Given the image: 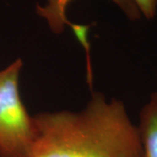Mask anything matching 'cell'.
<instances>
[{"label":"cell","instance_id":"6da1fadb","mask_svg":"<svg viewBox=\"0 0 157 157\" xmlns=\"http://www.w3.org/2000/svg\"><path fill=\"white\" fill-rule=\"evenodd\" d=\"M37 138L29 157H143L138 127L121 101L94 93L79 112L33 116Z\"/></svg>","mask_w":157,"mask_h":157},{"label":"cell","instance_id":"3957f363","mask_svg":"<svg viewBox=\"0 0 157 157\" xmlns=\"http://www.w3.org/2000/svg\"><path fill=\"white\" fill-rule=\"evenodd\" d=\"M71 0H48L44 7L38 6L37 12L39 16L45 17L52 31L56 33H61L65 25H71L67 18L66 9ZM121 10L130 20H138L141 14L133 0H111Z\"/></svg>","mask_w":157,"mask_h":157},{"label":"cell","instance_id":"7a4b0ae2","mask_svg":"<svg viewBox=\"0 0 157 157\" xmlns=\"http://www.w3.org/2000/svg\"><path fill=\"white\" fill-rule=\"evenodd\" d=\"M20 59L0 71V157H29L37 128L19 94Z\"/></svg>","mask_w":157,"mask_h":157},{"label":"cell","instance_id":"277c9868","mask_svg":"<svg viewBox=\"0 0 157 157\" xmlns=\"http://www.w3.org/2000/svg\"><path fill=\"white\" fill-rule=\"evenodd\" d=\"M138 130L143 157H157V91L150 95L148 102L140 111Z\"/></svg>","mask_w":157,"mask_h":157},{"label":"cell","instance_id":"5b68a950","mask_svg":"<svg viewBox=\"0 0 157 157\" xmlns=\"http://www.w3.org/2000/svg\"><path fill=\"white\" fill-rule=\"evenodd\" d=\"M142 16L151 19L157 11V0H133Z\"/></svg>","mask_w":157,"mask_h":157}]
</instances>
